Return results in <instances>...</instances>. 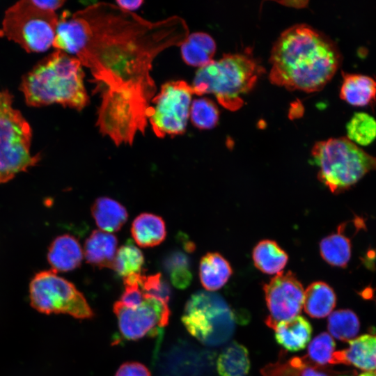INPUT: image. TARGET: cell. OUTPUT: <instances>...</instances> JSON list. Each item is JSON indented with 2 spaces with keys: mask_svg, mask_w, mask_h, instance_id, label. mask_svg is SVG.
<instances>
[{
  "mask_svg": "<svg viewBox=\"0 0 376 376\" xmlns=\"http://www.w3.org/2000/svg\"><path fill=\"white\" fill-rule=\"evenodd\" d=\"M139 285L145 297H152L169 305L171 289L160 273L150 276L141 275Z\"/></svg>",
  "mask_w": 376,
  "mask_h": 376,
  "instance_id": "1f68e13d",
  "label": "cell"
},
{
  "mask_svg": "<svg viewBox=\"0 0 376 376\" xmlns=\"http://www.w3.org/2000/svg\"><path fill=\"white\" fill-rule=\"evenodd\" d=\"M274 330L278 343L291 352L305 348L312 333L310 322L300 315L279 322Z\"/></svg>",
  "mask_w": 376,
  "mask_h": 376,
  "instance_id": "e0dca14e",
  "label": "cell"
},
{
  "mask_svg": "<svg viewBox=\"0 0 376 376\" xmlns=\"http://www.w3.org/2000/svg\"><path fill=\"white\" fill-rule=\"evenodd\" d=\"M76 13L86 30L76 56L90 70L101 95L96 125L116 146L132 145L138 132L144 134L156 93L152 62L164 49L185 41L187 23L179 16L150 22L104 2Z\"/></svg>",
  "mask_w": 376,
  "mask_h": 376,
  "instance_id": "6da1fadb",
  "label": "cell"
},
{
  "mask_svg": "<svg viewBox=\"0 0 376 376\" xmlns=\"http://www.w3.org/2000/svg\"><path fill=\"white\" fill-rule=\"evenodd\" d=\"M192 95L191 86L182 80L162 86L160 92L152 99L154 106L150 105L147 110V118L157 136L164 138L185 132Z\"/></svg>",
  "mask_w": 376,
  "mask_h": 376,
  "instance_id": "30bf717a",
  "label": "cell"
},
{
  "mask_svg": "<svg viewBox=\"0 0 376 376\" xmlns=\"http://www.w3.org/2000/svg\"><path fill=\"white\" fill-rule=\"evenodd\" d=\"M182 321L201 343L215 346L231 338L237 318L221 295L202 290L192 295L186 303Z\"/></svg>",
  "mask_w": 376,
  "mask_h": 376,
  "instance_id": "52a82bcc",
  "label": "cell"
},
{
  "mask_svg": "<svg viewBox=\"0 0 376 376\" xmlns=\"http://www.w3.org/2000/svg\"><path fill=\"white\" fill-rule=\"evenodd\" d=\"M264 72L251 52L226 54L199 68L191 87L194 94L212 93L224 107L235 111L243 105L242 97L253 89Z\"/></svg>",
  "mask_w": 376,
  "mask_h": 376,
  "instance_id": "277c9868",
  "label": "cell"
},
{
  "mask_svg": "<svg viewBox=\"0 0 376 376\" xmlns=\"http://www.w3.org/2000/svg\"><path fill=\"white\" fill-rule=\"evenodd\" d=\"M80 61L57 50L39 61L22 78L20 89L26 104L41 107L58 103L81 110L88 103Z\"/></svg>",
  "mask_w": 376,
  "mask_h": 376,
  "instance_id": "3957f363",
  "label": "cell"
},
{
  "mask_svg": "<svg viewBox=\"0 0 376 376\" xmlns=\"http://www.w3.org/2000/svg\"><path fill=\"white\" fill-rule=\"evenodd\" d=\"M115 376H151L148 369L138 362H127L118 369Z\"/></svg>",
  "mask_w": 376,
  "mask_h": 376,
  "instance_id": "836d02e7",
  "label": "cell"
},
{
  "mask_svg": "<svg viewBox=\"0 0 376 376\" xmlns=\"http://www.w3.org/2000/svg\"><path fill=\"white\" fill-rule=\"evenodd\" d=\"M340 59L337 46L326 35L307 24H295L273 45L269 80L290 91H318L335 75Z\"/></svg>",
  "mask_w": 376,
  "mask_h": 376,
  "instance_id": "7a4b0ae2",
  "label": "cell"
},
{
  "mask_svg": "<svg viewBox=\"0 0 376 376\" xmlns=\"http://www.w3.org/2000/svg\"><path fill=\"white\" fill-rule=\"evenodd\" d=\"M164 266L169 273L174 269L189 267V259L182 252H173L166 258L164 262Z\"/></svg>",
  "mask_w": 376,
  "mask_h": 376,
  "instance_id": "e575fe53",
  "label": "cell"
},
{
  "mask_svg": "<svg viewBox=\"0 0 376 376\" xmlns=\"http://www.w3.org/2000/svg\"><path fill=\"white\" fill-rule=\"evenodd\" d=\"M252 259L257 269L263 273L274 274L281 272L288 260L286 252L274 241H260L253 248Z\"/></svg>",
  "mask_w": 376,
  "mask_h": 376,
  "instance_id": "cb8c5ba5",
  "label": "cell"
},
{
  "mask_svg": "<svg viewBox=\"0 0 376 376\" xmlns=\"http://www.w3.org/2000/svg\"><path fill=\"white\" fill-rule=\"evenodd\" d=\"M348 347L336 351L334 364L351 365L363 372L376 370V335L363 334L348 342Z\"/></svg>",
  "mask_w": 376,
  "mask_h": 376,
  "instance_id": "4fadbf2b",
  "label": "cell"
},
{
  "mask_svg": "<svg viewBox=\"0 0 376 376\" xmlns=\"http://www.w3.org/2000/svg\"><path fill=\"white\" fill-rule=\"evenodd\" d=\"M375 374H376V370H375Z\"/></svg>",
  "mask_w": 376,
  "mask_h": 376,
  "instance_id": "f35d334b",
  "label": "cell"
},
{
  "mask_svg": "<svg viewBox=\"0 0 376 376\" xmlns=\"http://www.w3.org/2000/svg\"><path fill=\"white\" fill-rule=\"evenodd\" d=\"M216 48V43L209 34L196 32L189 34L181 45V54L187 65L201 68L213 61Z\"/></svg>",
  "mask_w": 376,
  "mask_h": 376,
  "instance_id": "44dd1931",
  "label": "cell"
},
{
  "mask_svg": "<svg viewBox=\"0 0 376 376\" xmlns=\"http://www.w3.org/2000/svg\"><path fill=\"white\" fill-rule=\"evenodd\" d=\"M190 118L192 124L201 130L214 127L219 118L216 104L211 100L203 97L194 100L190 107Z\"/></svg>",
  "mask_w": 376,
  "mask_h": 376,
  "instance_id": "f546056e",
  "label": "cell"
},
{
  "mask_svg": "<svg viewBox=\"0 0 376 376\" xmlns=\"http://www.w3.org/2000/svg\"><path fill=\"white\" fill-rule=\"evenodd\" d=\"M91 210L97 227L107 233L119 230L128 217L125 207L109 197L97 198Z\"/></svg>",
  "mask_w": 376,
  "mask_h": 376,
  "instance_id": "d6986e66",
  "label": "cell"
},
{
  "mask_svg": "<svg viewBox=\"0 0 376 376\" xmlns=\"http://www.w3.org/2000/svg\"><path fill=\"white\" fill-rule=\"evenodd\" d=\"M346 131L347 138L356 145H370L376 139V120L367 113H355L347 123Z\"/></svg>",
  "mask_w": 376,
  "mask_h": 376,
  "instance_id": "f1b7e54d",
  "label": "cell"
},
{
  "mask_svg": "<svg viewBox=\"0 0 376 376\" xmlns=\"http://www.w3.org/2000/svg\"><path fill=\"white\" fill-rule=\"evenodd\" d=\"M269 314L265 321L274 329L277 324L299 315L304 299L301 283L291 272H280L264 287Z\"/></svg>",
  "mask_w": 376,
  "mask_h": 376,
  "instance_id": "7c38bea8",
  "label": "cell"
},
{
  "mask_svg": "<svg viewBox=\"0 0 376 376\" xmlns=\"http://www.w3.org/2000/svg\"><path fill=\"white\" fill-rule=\"evenodd\" d=\"M143 3L141 0L137 1H117L116 3L118 6L125 10H134L139 8Z\"/></svg>",
  "mask_w": 376,
  "mask_h": 376,
  "instance_id": "8d00e7d4",
  "label": "cell"
},
{
  "mask_svg": "<svg viewBox=\"0 0 376 376\" xmlns=\"http://www.w3.org/2000/svg\"><path fill=\"white\" fill-rule=\"evenodd\" d=\"M33 4H35L38 8L48 10V11H53L54 12L55 10L58 9V8L61 7L62 5L65 3V1H58V0H54V1H33L31 0Z\"/></svg>",
  "mask_w": 376,
  "mask_h": 376,
  "instance_id": "d590c367",
  "label": "cell"
},
{
  "mask_svg": "<svg viewBox=\"0 0 376 376\" xmlns=\"http://www.w3.org/2000/svg\"><path fill=\"white\" fill-rule=\"evenodd\" d=\"M233 273L228 261L219 253H207L199 264V277L202 285L207 291L221 288Z\"/></svg>",
  "mask_w": 376,
  "mask_h": 376,
  "instance_id": "ac0fdd59",
  "label": "cell"
},
{
  "mask_svg": "<svg viewBox=\"0 0 376 376\" xmlns=\"http://www.w3.org/2000/svg\"><path fill=\"white\" fill-rule=\"evenodd\" d=\"M358 376H376L375 372H363Z\"/></svg>",
  "mask_w": 376,
  "mask_h": 376,
  "instance_id": "74e56055",
  "label": "cell"
},
{
  "mask_svg": "<svg viewBox=\"0 0 376 376\" xmlns=\"http://www.w3.org/2000/svg\"><path fill=\"white\" fill-rule=\"evenodd\" d=\"M263 376H330L322 366L306 357H294L269 364L262 370Z\"/></svg>",
  "mask_w": 376,
  "mask_h": 376,
  "instance_id": "484cf974",
  "label": "cell"
},
{
  "mask_svg": "<svg viewBox=\"0 0 376 376\" xmlns=\"http://www.w3.org/2000/svg\"><path fill=\"white\" fill-rule=\"evenodd\" d=\"M340 97L352 106H372L376 102V79L362 74L343 72Z\"/></svg>",
  "mask_w": 376,
  "mask_h": 376,
  "instance_id": "9a60e30c",
  "label": "cell"
},
{
  "mask_svg": "<svg viewBox=\"0 0 376 376\" xmlns=\"http://www.w3.org/2000/svg\"><path fill=\"white\" fill-rule=\"evenodd\" d=\"M346 224L339 225L337 232L324 237L320 242L323 260L331 266L345 268L352 255L351 240L344 234Z\"/></svg>",
  "mask_w": 376,
  "mask_h": 376,
  "instance_id": "7402d4cb",
  "label": "cell"
},
{
  "mask_svg": "<svg viewBox=\"0 0 376 376\" xmlns=\"http://www.w3.org/2000/svg\"><path fill=\"white\" fill-rule=\"evenodd\" d=\"M217 369L221 376H247L250 361L246 348L232 342L219 354Z\"/></svg>",
  "mask_w": 376,
  "mask_h": 376,
  "instance_id": "d4e9b609",
  "label": "cell"
},
{
  "mask_svg": "<svg viewBox=\"0 0 376 376\" xmlns=\"http://www.w3.org/2000/svg\"><path fill=\"white\" fill-rule=\"evenodd\" d=\"M131 233L139 246L152 247L165 240L166 236L165 222L157 215L142 213L133 221Z\"/></svg>",
  "mask_w": 376,
  "mask_h": 376,
  "instance_id": "ffe728a7",
  "label": "cell"
},
{
  "mask_svg": "<svg viewBox=\"0 0 376 376\" xmlns=\"http://www.w3.org/2000/svg\"><path fill=\"white\" fill-rule=\"evenodd\" d=\"M31 127L19 111L13 107V95L0 91V183L26 172L40 160L32 155Z\"/></svg>",
  "mask_w": 376,
  "mask_h": 376,
  "instance_id": "8992f818",
  "label": "cell"
},
{
  "mask_svg": "<svg viewBox=\"0 0 376 376\" xmlns=\"http://www.w3.org/2000/svg\"><path fill=\"white\" fill-rule=\"evenodd\" d=\"M33 308L45 313H65L79 319L91 318L93 312L73 283L53 270L37 273L29 283Z\"/></svg>",
  "mask_w": 376,
  "mask_h": 376,
  "instance_id": "9c48e42d",
  "label": "cell"
},
{
  "mask_svg": "<svg viewBox=\"0 0 376 376\" xmlns=\"http://www.w3.org/2000/svg\"><path fill=\"white\" fill-rule=\"evenodd\" d=\"M58 17L55 12L23 0L5 13L1 35L19 44L28 52H41L53 44Z\"/></svg>",
  "mask_w": 376,
  "mask_h": 376,
  "instance_id": "ba28073f",
  "label": "cell"
},
{
  "mask_svg": "<svg viewBox=\"0 0 376 376\" xmlns=\"http://www.w3.org/2000/svg\"><path fill=\"white\" fill-rule=\"evenodd\" d=\"M336 351V343L333 337L329 334L323 332L309 343L306 357L313 363L324 366L326 364H334Z\"/></svg>",
  "mask_w": 376,
  "mask_h": 376,
  "instance_id": "4dcf8cb0",
  "label": "cell"
},
{
  "mask_svg": "<svg viewBox=\"0 0 376 376\" xmlns=\"http://www.w3.org/2000/svg\"><path fill=\"white\" fill-rule=\"evenodd\" d=\"M143 264L141 251L132 241L127 240L117 250L111 269L124 278L141 274Z\"/></svg>",
  "mask_w": 376,
  "mask_h": 376,
  "instance_id": "83f0119b",
  "label": "cell"
},
{
  "mask_svg": "<svg viewBox=\"0 0 376 376\" xmlns=\"http://www.w3.org/2000/svg\"><path fill=\"white\" fill-rule=\"evenodd\" d=\"M119 331L127 340H138L146 335L155 334L157 329L168 324L169 305L152 298L145 297L136 307H127L119 301L113 304Z\"/></svg>",
  "mask_w": 376,
  "mask_h": 376,
  "instance_id": "8fae6325",
  "label": "cell"
},
{
  "mask_svg": "<svg viewBox=\"0 0 376 376\" xmlns=\"http://www.w3.org/2000/svg\"><path fill=\"white\" fill-rule=\"evenodd\" d=\"M169 274L172 284L179 289H185L188 287L192 279L189 267L174 269Z\"/></svg>",
  "mask_w": 376,
  "mask_h": 376,
  "instance_id": "d6a6232c",
  "label": "cell"
},
{
  "mask_svg": "<svg viewBox=\"0 0 376 376\" xmlns=\"http://www.w3.org/2000/svg\"><path fill=\"white\" fill-rule=\"evenodd\" d=\"M117 246L118 240L114 235L94 230L85 242L83 253L88 263L100 268L111 269Z\"/></svg>",
  "mask_w": 376,
  "mask_h": 376,
  "instance_id": "2e32d148",
  "label": "cell"
},
{
  "mask_svg": "<svg viewBox=\"0 0 376 376\" xmlns=\"http://www.w3.org/2000/svg\"><path fill=\"white\" fill-rule=\"evenodd\" d=\"M334 290L323 281L312 283L304 291L303 306L305 312L314 318L329 315L336 306Z\"/></svg>",
  "mask_w": 376,
  "mask_h": 376,
  "instance_id": "603a6c76",
  "label": "cell"
},
{
  "mask_svg": "<svg viewBox=\"0 0 376 376\" xmlns=\"http://www.w3.org/2000/svg\"><path fill=\"white\" fill-rule=\"evenodd\" d=\"M359 329V320L351 310H338L329 315L328 330L336 339L349 342L357 337Z\"/></svg>",
  "mask_w": 376,
  "mask_h": 376,
  "instance_id": "4316f807",
  "label": "cell"
},
{
  "mask_svg": "<svg viewBox=\"0 0 376 376\" xmlns=\"http://www.w3.org/2000/svg\"><path fill=\"white\" fill-rule=\"evenodd\" d=\"M311 157L318 168V180L336 194L350 189L370 171H376V156L347 137L317 141Z\"/></svg>",
  "mask_w": 376,
  "mask_h": 376,
  "instance_id": "5b68a950",
  "label": "cell"
},
{
  "mask_svg": "<svg viewBox=\"0 0 376 376\" xmlns=\"http://www.w3.org/2000/svg\"><path fill=\"white\" fill-rule=\"evenodd\" d=\"M84 253L78 240L72 235L65 234L56 237L51 243L47 260L52 270L65 272L80 266Z\"/></svg>",
  "mask_w": 376,
  "mask_h": 376,
  "instance_id": "5bb4252c",
  "label": "cell"
}]
</instances>
